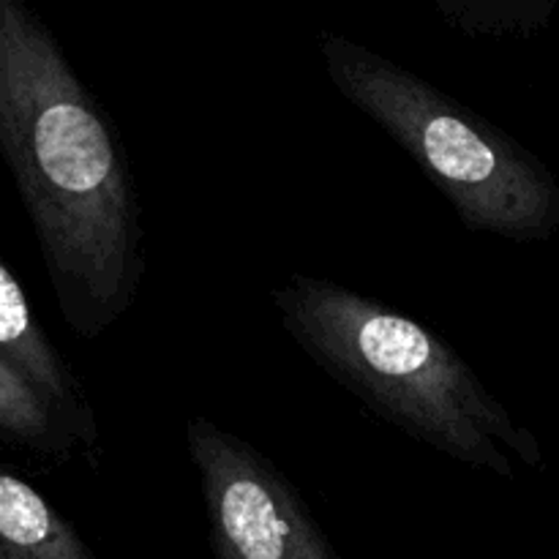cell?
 Returning <instances> with one entry per match:
<instances>
[{
  "mask_svg": "<svg viewBox=\"0 0 559 559\" xmlns=\"http://www.w3.org/2000/svg\"><path fill=\"white\" fill-rule=\"evenodd\" d=\"M0 162L66 328L87 342L112 331L147 265L134 173L107 109L22 0H0Z\"/></svg>",
  "mask_w": 559,
  "mask_h": 559,
  "instance_id": "cell-1",
  "label": "cell"
},
{
  "mask_svg": "<svg viewBox=\"0 0 559 559\" xmlns=\"http://www.w3.org/2000/svg\"><path fill=\"white\" fill-rule=\"evenodd\" d=\"M284 333L380 418L448 459L513 478L544 469L538 437L440 333L331 278L293 273L271 289Z\"/></svg>",
  "mask_w": 559,
  "mask_h": 559,
  "instance_id": "cell-2",
  "label": "cell"
},
{
  "mask_svg": "<svg viewBox=\"0 0 559 559\" xmlns=\"http://www.w3.org/2000/svg\"><path fill=\"white\" fill-rule=\"evenodd\" d=\"M333 87L404 147L469 233L540 243L559 229V183L544 158L407 66L322 31Z\"/></svg>",
  "mask_w": 559,
  "mask_h": 559,
  "instance_id": "cell-3",
  "label": "cell"
},
{
  "mask_svg": "<svg viewBox=\"0 0 559 559\" xmlns=\"http://www.w3.org/2000/svg\"><path fill=\"white\" fill-rule=\"evenodd\" d=\"M216 559H342L298 486L235 431L205 415L186 420Z\"/></svg>",
  "mask_w": 559,
  "mask_h": 559,
  "instance_id": "cell-4",
  "label": "cell"
},
{
  "mask_svg": "<svg viewBox=\"0 0 559 559\" xmlns=\"http://www.w3.org/2000/svg\"><path fill=\"white\" fill-rule=\"evenodd\" d=\"M0 358L9 360L25 380H31L44 396L52 399L69 415L91 451L93 467H98L102 431L85 388L69 360L47 336L20 278L3 262H0Z\"/></svg>",
  "mask_w": 559,
  "mask_h": 559,
  "instance_id": "cell-5",
  "label": "cell"
},
{
  "mask_svg": "<svg viewBox=\"0 0 559 559\" xmlns=\"http://www.w3.org/2000/svg\"><path fill=\"white\" fill-rule=\"evenodd\" d=\"M0 559H96L80 530L22 475L0 467Z\"/></svg>",
  "mask_w": 559,
  "mask_h": 559,
  "instance_id": "cell-6",
  "label": "cell"
},
{
  "mask_svg": "<svg viewBox=\"0 0 559 559\" xmlns=\"http://www.w3.org/2000/svg\"><path fill=\"white\" fill-rule=\"evenodd\" d=\"M0 442L49 462L85 456L93 467L91 451L69 415L5 358H0Z\"/></svg>",
  "mask_w": 559,
  "mask_h": 559,
  "instance_id": "cell-7",
  "label": "cell"
},
{
  "mask_svg": "<svg viewBox=\"0 0 559 559\" xmlns=\"http://www.w3.org/2000/svg\"><path fill=\"white\" fill-rule=\"evenodd\" d=\"M555 0H435L451 31L469 38H527L549 25Z\"/></svg>",
  "mask_w": 559,
  "mask_h": 559,
  "instance_id": "cell-8",
  "label": "cell"
}]
</instances>
